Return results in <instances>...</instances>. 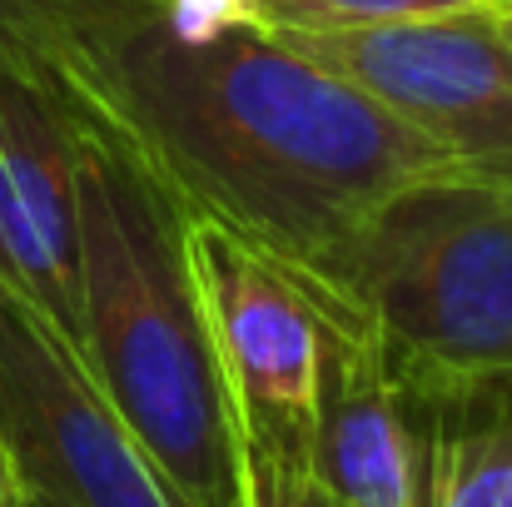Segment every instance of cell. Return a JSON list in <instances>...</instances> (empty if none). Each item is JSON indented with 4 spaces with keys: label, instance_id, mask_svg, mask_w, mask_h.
Instances as JSON below:
<instances>
[{
    "label": "cell",
    "instance_id": "obj_1",
    "mask_svg": "<svg viewBox=\"0 0 512 507\" xmlns=\"http://www.w3.org/2000/svg\"><path fill=\"white\" fill-rule=\"evenodd\" d=\"M10 35L60 85L100 100L194 214L299 289L373 204L458 169L363 85L264 25L184 40L155 5L95 30Z\"/></svg>",
    "mask_w": 512,
    "mask_h": 507
},
{
    "label": "cell",
    "instance_id": "obj_2",
    "mask_svg": "<svg viewBox=\"0 0 512 507\" xmlns=\"http://www.w3.org/2000/svg\"><path fill=\"white\" fill-rule=\"evenodd\" d=\"M50 85L60 90L75 130V343L174 503L254 507L239 403L189 264V204L100 100L60 85L55 75Z\"/></svg>",
    "mask_w": 512,
    "mask_h": 507
},
{
    "label": "cell",
    "instance_id": "obj_3",
    "mask_svg": "<svg viewBox=\"0 0 512 507\" xmlns=\"http://www.w3.org/2000/svg\"><path fill=\"white\" fill-rule=\"evenodd\" d=\"M413 393L512 388V184L433 174L373 204L304 289Z\"/></svg>",
    "mask_w": 512,
    "mask_h": 507
},
{
    "label": "cell",
    "instance_id": "obj_4",
    "mask_svg": "<svg viewBox=\"0 0 512 507\" xmlns=\"http://www.w3.org/2000/svg\"><path fill=\"white\" fill-rule=\"evenodd\" d=\"M0 438L35 507H179L80 343L0 279Z\"/></svg>",
    "mask_w": 512,
    "mask_h": 507
},
{
    "label": "cell",
    "instance_id": "obj_5",
    "mask_svg": "<svg viewBox=\"0 0 512 507\" xmlns=\"http://www.w3.org/2000/svg\"><path fill=\"white\" fill-rule=\"evenodd\" d=\"M289 40L423 130L463 174L512 184V40L493 5Z\"/></svg>",
    "mask_w": 512,
    "mask_h": 507
},
{
    "label": "cell",
    "instance_id": "obj_6",
    "mask_svg": "<svg viewBox=\"0 0 512 507\" xmlns=\"http://www.w3.org/2000/svg\"><path fill=\"white\" fill-rule=\"evenodd\" d=\"M189 264L249 453L309 463L324 319L309 294L224 224L189 209Z\"/></svg>",
    "mask_w": 512,
    "mask_h": 507
},
{
    "label": "cell",
    "instance_id": "obj_7",
    "mask_svg": "<svg viewBox=\"0 0 512 507\" xmlns=\"http://www.w3.org/2000/svg\"><path fill=\"white\" fill-rule=\"evenodd\" d=\"M0 279L80 334L75 130L45 65L0 30Z\"/></svg>",
    "mask_w": 512,
    "mask_h": 507
},
{
    "label": "cell",
    "instance_id": "obj_8",
    "mask_svg": "<svg viewBox=\"0 0 512 507\" xmlns=\"http://www.w3.org/2000/svg\"><path fill=\"white\" fill-rule=\"evenodd\" d=\"M309 473L334 507H418V403L383 343L358 324H324Z\"/></svg>",
    "mask_w": 512,
    "mask_h": 507
},
{
    "label": "cell",
    "instance_id": "obj_9",
    "mask_svg": "<svg viewBox=\"0 0 512 507\" xmlns=\"http://www.w3.org/2000/svg\"><path fill=\"white\" fill-rule=\"evenodd\" d=\"M413 403L423 438L418 507H512V388L413 393Z\"/></svg>",
    "mask_w": 512,
    "mask_h": 507
},
{
    "label": "cell",
    "instance_id": "obj_10",
    "mask_svg": "<svg viewBox=\"0 0 512 507\" xmlns=\"http://www.w3.org/2000/svg\"><path fill=\"white\" fill-rule=\"evenodd\" d=\"M493 0H259V25L304 35V30H378L408 20H438L458 10H483Z\"/></svg>",
    "mask_w": 512,
    "mask_h": 507
},
{
    "label": "cell",
    "instance_id": "obj_11",
    "mask_svg": "<svg viewBox=\"0 0 512 507\" xmlns=\"http://www.w3.org/2000/svg\"><path fill=\"white\" fill-rule=\"evenodd\" d=\"M160 0H0V25L20 35H60V30H95L130 15L155 10Z\"/></svg>",
    "mask_w": 512,
    "mask_h": 507
},
{
    "label": "cell",
    "instance_id": "obj_12",
    "mask_svg": "<svg viewBox=\"0 0 512 507\" xmlns=\"http://www.w3.org/2000/svg\"><path fill=\"white\" fill-rule=\"evenodd\" d=\"M249 493L254 507H334V498L309 473V463L274 453H249Z\"/></svg>",
    "mask_w": 512,
    "mask_h": 507
},
{
    "label": "cell",
    "instance_id": "obj_13",
    "mask_svg": "<svg viewBox=\"0 0 512 507\" xmlns=\"http://www.w3.org/2000/svg\"><path fill=\"white\" fill-rule=\"evenodd\" d=\"M160 20L184 40H209L234 25H259V0H160Z\"/></svg>",
    "mask_w": 512,
    "mask_h": 507
},
{
    "label": "cell",
    "instance_id": "obj_14",
    "mask_svg": "<svg viewBox=\"0 0 512 507\" xmlns=\"http://www.w3.org/2000/svg\"><path fill=\"white\" fill-rule=\"evenodd\" d=\"M25 503H30V493H25L20 468H15V458H10L5 438H0V507H25Z\"/></svg>",
    "mask_w": 512,
    "mask_h": 507
},
{
    "label": "cell",
    "instance_id": "obj_15",
    "mask_svg": "<svg viewBox=\"0 0 512 507\" xmlns=\"http://www.w3.org/2000/svg\"><path fill=\"white\" fill-rule=\"evenodd\" d=\"M493 15H498V25H503V35L512 40V5L508 0H493Z\"/></svg>",
    "mask_w": 512,
    "mask_h": 507
},
{
    "label": "cell",
    "instance_id": "obj_16",
    "mask_svg": "<svg viewBox=\"0 0 512 507\" xmlns=\"http://www.w3.org/2000/svg\"><path fill=\"white\" fill-rule=\"evenodd\" d=\"M25 507H35V503H25Z\"/></svg>",
    "mask_w": 512,
    "mask_h": 507
},
{
    "label": "cell",
    "instance_id": "obj_17",
    "mask_svg": "<svg viewBox=\"0 0 512 507\" xmlns=\"http://www.w3.org/2000/svg\"><path fill=\"white\" fill-rule=\"evenodd\" d=\"M508 5H512V0H508Z\"/></svg>",
    "mask_w": 512,
    "mask_h": 507
}]
</instances>
